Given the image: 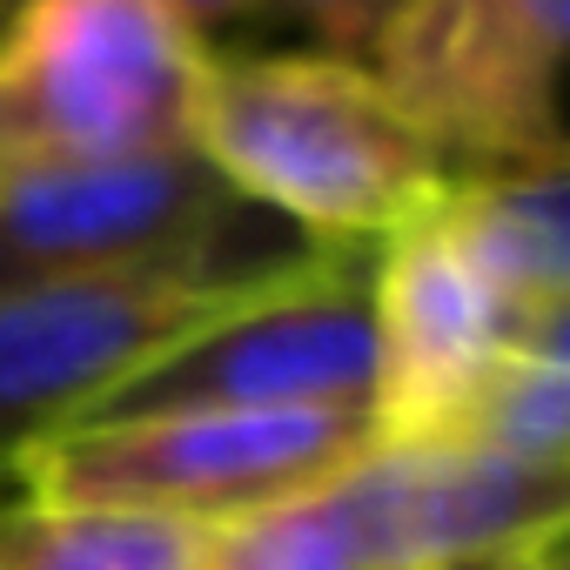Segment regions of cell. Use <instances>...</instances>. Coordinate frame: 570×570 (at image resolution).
<instances>
[{"label": "cell", "instance_id": "cell-1", "mask_svg": "<svg viewBox=\"0 0 570 570\" xmlns=\"http://www.w3.org/2000/svg\"><path fill=\"white\" fill-rule=\"evenodd\" d=\"M188 141L248 208L323 248H376L456 175L370 68L316 48H208Z\"/></svg>", "mask_w": 570, "mask_h": 570}, {"label": "cell", "instance_id": "cell-2", "mask_svg": "<svg viewBox=\"0 0 570 570\" xmlns=\"http://www.w3.org/2000/svg\"><path fill=\"white\" fill-rule=\"evenodd\" d=\"M208 48L175 0H8L0 175L188 148Z\"/></svg>", "mask_w": 570, "mask_h": 570}, {"label": "cell", "instance_id": "cell-3", "mask_svg": "<svg viewBox=\"0 0 570 570\" xmlns=\"http://www.w3.org/2000/svg\"><path fill=\"white\" fill-rule=\"evenodd\" d=\"M323 242L248 208L202 155L0 175V296L135 268H296Z\"/></svg>", "mask_w": 570, "mask_h": 570}, {"label": "cell", "instance_id": "cell-4", "mask_svg": "<svg viewBox=\"0 0 570 570\" xmlns=\"http://www.w3.org/2000/svg\"><path fill=\"white\" fill-rule=\"evenodd\" d=\"M376 443L370 416L343 410H168V416H101L14 463L28 497L148 510L195 530L242 523L289 503Z\"/></svg>", "mask_w": 570, "mask_h": 570}, {"label": "cell", "instance_id": "cell-5", "mask_svg": "<svg viewBox=\"0 0 570 570\" xmlns=\"http://www.w3.org/2000/svg\"><path fill=\"white\" fill-rule=\"evenodd\" d=\"M296 268H135L8 289L0 296V476H14L28 450L81 430L175 343Z\"/></svg>", "mask_w": 570, "mask_h": 570}, {"label": "cell", "instance_id": "cell-6", "mask_svg": "<svg viewBox=\"0 0 570 570\" xmlns=\"http://www.w3.org/2000/svg\"><path fill=\"white\" fill-rule=\"evenodd\" d=\"M570 0H410L370 48L383 95L450 168L563 161Z\"/></svg>", "mask_w": 570, "mask_h": 570}, {"label": "cell", "instance_id": "cell-7", "mask_svg": "<svg viewBox=\"0 0 570 570\" xmlns=\"http://www.w3.org/2000/svg\"><path fill=\"white\" fill-rule=\"evenodd\" d=\"M376 396V323H370V248H330L275 289L235 303L128 390L101 416L168 410H343L370 416Z\"/></svg>", "mask_w": 570, "mask_h": 570}, {"label": "cell", "instance_id": "cell-8", "mask_svg": "<svg viewBox=\"0 0 570 570\" xmlns=\"http://www.w3.org/2000/svg\"><path fill=\"white\" fill-rule=\"evenodd\" d=\"M376 443H456L497 363L523 343L497 289L470 268L436 202L370 248Z\"/></svg>", "mask_w": 570, "mask_h": 570}, {"label": "cell", "instance_id": "cell-9", "mask_svg": "<svg viewBox=\"0 0 570 570\" xmlns=\"http://www.w3.org/2000/svg\"><path fill=\"white\" fill-rule=\"evenodd\" d=\"M436 222L470 268L497 289L517 336L570 330V175L563 161L456 168L436 195Z\"/></svg>", "mask_w": 570, "mask_h": 570}, {"label": "cell", "instance_id": "cell-10", "mask_svg": "<svg viewBox=\"0 0 570 570\" xmlns=\"http://www.w3.org/2000/svg\"><path fill=\"white\" fill-rule=\"evenodd\" d=\"M208 530L108 510V503H55L14 490L0 503V570H202Z\"/></svg>", "mask_w": 570, "mask_h": 570}, {"label": "cell", "instance_id": "cell-11", "mask_svg": "<svg viewBox=\"0 0 570 570\" xmlns=\"http://www.w3.org/2000/svg\"><path fill=\"white\" fill-rule=\"evenodd\" d=\"M202 570H390V550L370 523V503L350 463L289 503H268L242 523L208 530Z\"/></svg>", "mask_w": 570, "mask_h": 570}, {"label": "cell", "instance_id": "cell-12", "mask_svg": "<svg viewBox=\"0 0 570 570\" xmlns=\"http://www.w3.org/2000/svg\"><path fill=\"white\" fill-rule=\"evenodd\" d=\"M456 443L510 456L523 470H570V330L523 336L483 383Z\"/></svg>", "mask_w": 570, "mask_h": 570}, {"label": "cell", "instance_id": "cell-13", "mask_svg": "<svg viewBox=\"0 0 570 570\" xmlns=\"http://www.w3.org/2000/svg\"><path fill=\"white\" fill-rule=\"evenodd\" d=\"M410 8V0H268L262 14H282L303 28V48L336 55V61H370V48L383 41V28Z\"/></svg>", "mask_w": 570, "mask_h": 570}, {"label": "cell", "instance_id": "cell-14", "mask_svg": "<svg viewBox=\"0 0 570 570\" xmlns=\"http://www.w3.org/2000/svg\"><path fill=\"white\" fill-rule=\"evenodd\" d=\"M268 0H175V14L202 35V41H215L228 21H242V14H262Z\"/></svg>", "mask_w": 570, "mask_h": 570}, {"label": "cell", "instance_id": "cell-15", "mask_svg": "<svg viewBox=\"0 0 570 570\" xmlns=\"http://www.w3.org/2000/svg\"><path fill=\"white\" fill-rule=\"evenodd\" d=\"M563 537H570V530L530 537L523 550H510V557H503V570H563Z\"/></svg>", "mask_w": 570, "mask_h": 570}, {"label": "cell", "instance_id": "cell-16", "mask_svg": "<svg viewBox=\"0 0 570 570\" xmlns=\"http://www.w3.org/2000/svg\"><path fill=\"white\" fill-rule=\"evenodd\" d=\"M14 490H21V483H14V476H0V503H8V497H14Z\"/></svg>", "mask_w": 570, "mask_h": 570}, {"label": "cell", "instance_id": "cell-17", "mask_svg": "<svg viewBox=\"0 0 570 570\" xmlns=\"http://www.w3.org/2000/svg\"><path fill=\"white\" fill-rule=\"evenodd\" d=\"M463 570H503V557H490V563H463Z\"/></svg>", "mask_w": 570, "mask_h": 570}, {"label": "cell", "instance_id": "cell-18", "mask_svg": "<svg viewBox=\"0 0 570 570\" xmlns=\"http://www.w3.org/2000/svg\"><path fill=\"white\" fill-rule=\"evenodd\" d=\"M0 8H8V0H0Z\"/></svg>", "mask_w": 570, "mask_h": 570}]
</instances>
